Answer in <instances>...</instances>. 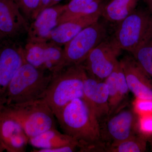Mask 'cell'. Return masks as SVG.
<instances>
[{"label": "cell", "mask_w": 152, "mask_h": 152, "mask_svg": "<svg viewBox=\"0 0 152 152\" xmlns=\"http://www.w3.org/2000/svg\"><path fill=\"white\" fill-rule=\"evenodd\" d=\"M29 25L13 0H0V31L6 37L27 33Z\"/></svg>", "instance_id": "cell-12"}, {"label": "cell", "mask_w": 152, "mask_h": 152, "mask_svg": "<svg viewBox=\"0 0 152 152\" xmlns=\"http://www.w3.org/2000/svg\"><path fill=\"white\" fill-rule=\"evenodd\" d=\"M29 143L38 149H52L65 146L75 145L80 148L78 142L71 137L53 128L29 139Z\"/></svg>", "instance_id": "cell-18"}, {"label": "cell", "mask_w": 152, "mask_h": 152, "mask_svg": "<svg viewBox=\"0 0 152 152\" xmlns=\"http://www.w3.org/2000/svg\"><path fill=\"white\" fill-rule=\"evenodd\" d=\"M100 14L85 16L72 19L58 25L50 33L46 41L61 47L75 37L82 30L99 20Z\"/></svg>", "instance_id": "cell-16"}, {"label": "cell", "mask_w": 152, "mask_h": 152, "mask_svg": "<svg viewBox=\"0 0 152 152\" xmlns=\"http://www.w3.org/2000/svg\"><path fill=\"white\" fill-rule=\"evenodd\" d=\"M120 62L129 91L136 98L152 99V85L149 76L133 56H125Z\"/></svg>", "instance_id": "cell-11"}, {"label": "cell", "mask_w": 152, "mask_h": 152, "mask_svg": "<svg viewBox=\"0 0 152 152\" xmlns=\"http://www.w3.org/2000/svg\"><path fill=\"white\" fill-rule=\"evenodd\" d=\"M133 105V110L139 116L152 113V99L136 98Z\"/></svg>", "instance_id": "cell-25"}, {"label": "cell", "mask_w": 152, "mask_h": 152, "mask_svg": "<svg viewBox=\"0 0 152 152\" xmlns=\"http://www.w3.org/2000/svg\"><path fill=\"white\" fill-rule=\"evenodd\" d=\"M107 2L105 0H71L59 19L58 25L85 16L96 14L102 15L104 6Z\"/></svg>", "instance_id": "cell-17"}, {"label": "cell", "mask_w": 152, "mask_h": 152, "mask_svg": "<svg viewBox=\"0 0 152 152\" xmlns=\"http://www.w3.org/2000/svg\"><path fill=\"white\" fill-rule=\"evenodd\" d=\"M132 54L142 70L152 77V38Z\"/></svg>", "instance_id": "cell-21"}, {"label": "cell", "mask_w": 152, "mask_h": 152, "mask_svg": "<svg viewBox=\"0 0 152 152\" xmlns=\"http://www.w3.org/2000/svg\"><path fill=\"white\" fill-rule=\"evenodd\" d=\"M53 74L25 61L11 81L0 105L25 103L43 99Z\"/></svg>", "instance_id": "cell-2"}, {"label": "cell", "mask_w": 152, "mask_h": 152, "mask_svg": "<svg viewBox=\"0 0 152 152\" xmlns=\"http://www.w3.org/2000/svg\"><path fill=\"white\" fill-rule=\"evenodd\" d=\"M24 48L26 61L35 67L56 73L63 69L64 49L47 41L27 42Z\"/></svg>", "instance_id": "cell-8"}, {"label": "cell", "mask_w": 152, "mask_h": 152, "mask_svg": "<svg viewBox=\"0 0 152 152\" xmlns=\"http://www.w3.org/2000/svg\"><path fill=\"white\" fill-rule=\"evenodd\" d=\"M146 3L148 6H149L152 3V0H143Z\"/></svg>", "instance_id": "cell-31"}, {"label": "cell", "mask_w": 152, "mask_h": 152, "mask_svg": "<svg viewBox=\"0 0 152 152\" xmlns=\"http://www.w3.org/2000/svg\"><path fill=\"white\" fill-rule=\"evenodd\" d=\"M55 116L64 133L78 142L80 151H104L99 119L83 98L71 101Z\"/></svg>", "instance_id": "cell-1"}, {"label": "cell", "mask_w": 152, "mask_h": 152, "mask_svg": "<svg viewBox=\"0 0 152 152\" xmlns=\"http://www.w3.org/2000/svg\"><path fill=\"white\" fill-rule=\"evenodd\" d=\"M66 7V4H57L40 12L29 25L27 42L46 41L50 33L58 26L59 19Z\"/></svg>", "instance_id": "cell-14"}, {"label": "cell", "mask_w": 152, "mask_h": 152, "mask_svg": "<svg viewBox=\"0 0 152 152\" xmlns=\"http://www.w3.org/2000/svg\"><path fill=\"white\" fill-rule=\"evenodd\" d=\"M118 110L120 105L125 98L127 96L129 90L127 83L126 80L124 73L119 61L118 66Z\"/></svg>", "instance_id": "cell-24"}, {"label": "cell", "mask_w": 152, "mask_h": 152, "mask_svg": "<svg viewBox=\"0 0 152 152\" xmlns=\"http://www.w3.org/2000/svg\"><path fill=\"white\" fill-rule=\"evenodd\" d=\"M87 76L82 64L67 66L53 74L43 99L54 115L71 101L83 98Z\"/></svg>", "instance_id": "cell-3"}, {"label": "cell", "mask_w": 152, "mask_h": 152, "mask_svg": "<svg viewBox=\"0 0 152 152\" xmlns=\"http://www.w3.org/2000/svg\"><path fill=\"white\" fill-rule=\"evenodd\" d=\"M27 20H33L40 0H13Z\"/></svg>", "instance_id": "cell-23"}, {"label": "cell", "mask_w": 152, "mask_h": 152, "mask_svg": "<svg viewBox=\"0 0 152 152\" xmlns=\"http://www.w3.org/2000/svg\"><path fill=\"white\" fill-rule=\"evenodd\" d=\"M79 148L78 147L75 145H69L65 146L56 148L52 149H34L33 152H73L76 151L77 148Z\"/></svg>", "instance_id": "cell-27"}, {"label": "cell", "mask_w": 152, "mask_h": 152, "mask_svg": "<svg viewBox=\"0 0 152 152\" xmlns=\"http://www.w3.org/2000/svg\"><path fill=\"white\" fill-rule=\"evenodd\" d=\"M83 91V99L92 109L98 119L108 116V90L104 80H98L88 75Z\"/></svg>", "instance_id": "cell-15"}, {"label": "cell", "mask_w": 152, "mask_h": 152, "mask_svg": "<svg viewBox=\"0 0 152 152\" xmlns=\"http://www.w3.org/2000/svg\"><path fill=\"white\" fill-rule=\"evenodd\" d=\"M137 129L144 135L152 134V113L139 116Z\"/></svg>", "instance_id": "cell-26"}, {"label": "cell", "mask_w": 152, "mask_h": 152, "mask_svg": "<svg viewBox=\"0 0 152 152\" xmlns=\"http://www.w3.org/2000/svg\"><path fill=\"white\" fill-rule=\"evenodd\" d=\"M6 38L5 36L0 31V45L3 42L4 40Z\"/></svg>", "instance_id": "cell-30"}, {"label": "cell", "mask_w": 152, "mask_h": 152, "mask_svg": "<svg viewBox=\"0 0 152 152\" xmlns=\"http://www.w3.org/2000/svg\"><path fill=\"white\" fill-rule=\"evenodd\" d=\"M121 51L107 37L91 51L82 64L89 76L104 80L113 70Z\"/></svg>", "instance_id": "cell-7"}, {"label": "cell", "mask_w": 152, "mask_h": 152, "mask_svg": "<svg viewBox=\"0 0 152 152\" xmlns=\"http://www.w3.org/2000/svg\"><path fill=\"white\" fill-rule=\"evenodd\" d=\"M4 150L3 149L1 145V144H0V152H2L4 151Z\"/></svg>", "instance_id": "cell-33"}, {"label": "cell", "mask_w": 152, "mask_h": 152, "mask_svg": "<svg viewBox=\"0 0 152 152\" xmlns=\"http://www.w3.org/2000/svg\"><path fill=\"white\" fill-rule=\"evenodd\" d=\"M145 140L141 136L135 135L125 140L109 145L106 147V152H141L145 150Z\"/></svg>", "instance_id": "cell-20"}, {"label": "cell", "mask_w": 152, "mask_h": 152, "mask_svg": "<svg viewBox=\"0 0 152 152\" xmlns=\"http://www.w3.org/2000/svg\"><path fill=\"white\" fill-rule=\"evenodd\" d=\"M29 139L19 123L0 110V144L4 151L25 152Z\"/></svg>", "instance_id": "cell-10"}, {"label": "cell", "mask_w": 152, "mask_h": 152, "mask_svg": "<svg viewBox=\"0 0 152 152\" xmlns=\"http://www.w3.org/2000/svg\"><path fill=\"white\" fill-rule=\"evenodd\" d=\"M122 50L132 53L152 38V15L148 10H135L118 24L112 37Z\"/></svg>", "instance_id": "cell-5"}, {"label": "cell", "mask_w": 152, "mask_h": 152, "mask_svg": "<svg viewBox=\"0 0 152 152\" xmlns=\"http://www.w3.org/2000/svg\"><path fill=\"white\" fill-rule=\"evenodd\" d=\"M50 1V0H40L39 4V6H38V8L36 11L34 15L33 20L35 18L40 12L43 10L44 9L48 7Z\"/></svg>", "instance_id": "cell-28"}, {"label": "cell", "mask_w": 152, "mask_h": 152, "mask_svg": "<svg viewBox=\"0 0 152 152\" xmlns=\"http://www.w3.org/2000/svg\"><path fill=\"white\" fill-rule=\"evenodd\" d=\"M107 37V26L99 20L85 28L64 45L63 69L83 64L91 51Z\"/></svg>", "instance_id": "cell-6"}, {"label": "cell", "mask_w": 152, "mask_h": 152, "mask_svg": "<svg viewBox=\"0 0 152 152\" xmlns=\"http://www.w3.org/2000/svg\"><path fill=\"white\" fill-rule=\"evenodd\" d=\"M0 110L19 123L29 138L56 128L54 114L43 99L0 105Z\"/></svg>", "instance_id": "cell-4"}, {"label": "cell", "mask_w": 152, "mask_h": 152, "mask_svg": "<svg viewBox=\"0 0 152 152\" xmlns=\"http://www.w3.org/2000/svg\"><path fill=\"white\" fill-rule=\"evenodd\" d=\"M61 1L62 0H50V4H49V5L47 8L56 5H57L58 3Z\"/></svg>", "instance_id": "cell-29"}, {"label": "cell", "mask_w": 152, "mask_h": 152, "mask_svg": "<svg viewBox=\"0 0 152 152\" xmlns=\"http://www.w3.org/2000/svg\"><path fill=\"white\" fill-rule=\"evenodd\" d=\"M148 10L152 15V3L149 6H148Z\"/></svg>", "instance_id": "cell-32"}, {"label": "cell", "mask_w": 152, "mask_h": 152, "mask_svg": "<svg viewBox=\"0 0 152 152\" xmlns=\"http://www.w3.org/2000/svg\"><path fill=\"white\" fill-rule=\"evenodd\" d=\"M140 0H111L106 3L102 15L107 21L120 23L135 10Z\"/></svg>", "instance_id": "cell-19"}, {"label": "cell", "mask_w": 152, "mask_h": 152, "mask_svg": "<svg viewBox=\"0 0 152 152\" xmlns=\"http://www.w3.org/2000/svg\"><path fill=\"white\" fill-rule=\"evenodd\" d=\"M25 61L23 48L15 44L0 45V102L11 81Z\"/></svg>", "instance_id": "cell-9"}, {"label": "cell", "mask_w": 152, "mask_h": 152, "mask_svg": "<svg viewBox=\"0 0 152 152\" xmlns=\"http://www.w3.org/2000/svg\"><path fill=\"white\" fill-rule=\"evenodd\" d=\"M118 61L111 73L104 80L107 86L109 93V104L110 112L108 116L118 111Z\"/></svg>", "instance_id": "cell-22"}, {"label": "cell", "mask_w": 152, "mask_h": 152, "mask_svg": "<svg viewBox=\"0 0 152 152\" xmlns=\"http://www.w3.org/2000/svg\"><path fill=\"white\" fill-rule=\"evenodd\" d=\"M134 110L129 108L118 110L110 116L106 131L111 144L122 141L136 135L138 120Z\"/></svg>", "instance_id": "cell-13"}]
</instances>
